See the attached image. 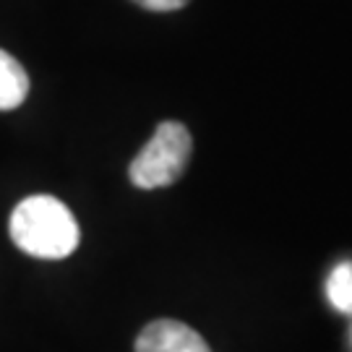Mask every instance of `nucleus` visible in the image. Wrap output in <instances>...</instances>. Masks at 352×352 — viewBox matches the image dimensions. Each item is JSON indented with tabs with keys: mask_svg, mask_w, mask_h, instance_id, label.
<instances>
[{
	"mask_svg": "<svg viewBox=\"0 0 352 352\" xmlns=\"http://www.w3.org/2000/svg\"><path fill=\"white\" fill-rule=\"evenodd\" d=\"M8 232L16 248L45 261L68 258L81 240V230L74 212L60 199L47 193L26 196L16 204Z\"/></svg>",
	"mask_w": 352,
	"mask_h": 352,
	"instance_id": "nucleus-1",
	"label": "nucleus"
},
{
	"mask_svg": "<svg viewBox=\"0 0 352 352\" xmlns=\"http://www.w3.org/2000/svg\"><path fill=\"white\" fill-rule=\"evenodd\" d=\"M193 139L190 131L177 120H164L157 126L146 146L133 157L128 177L136 188L154 190L177 183L190 162Z\"/></svg>",
	"mask_w": 352,
	"mask_h": 352,
	"instance_id": "nucleus-2",
	"label": "nucleus"
},
{
	"mask_svg": "<svg viewBox=\"0 0 352 352\" xmlns=\"http://www.w3.org/2000/svg\"><path fill=\"white\" fill-rule=\"evenodd\" d=\"M136 352H212L196 329L175 318H157L139 331Z\"/></svg>",
	"mask_w": 352,
	"mask_h": 352,
	"instance_id": "nucleus-3",
	"label": "nucleus"
},
{
	"mask_svg": "<svg viewBox=\"0 0 352 352\" xmlns=\"http://www.w3.org/2000/svg\"><path fill=\"white\" fill-rule=\"evenodd\" d=\"M29 94V76L13 55L0 50V110L21 107Z\"/></svg>",
	"mask_w": 352,
	"mask_h": 352,
	"instance_id": "nucleus-4",
	"label": "nucleus"
},
{
	"mask_svg": "<svg viewBox=\"0 0 352 352\" xmlns=\"http://www.w3.org/2000/svg\"><path fill=\"white\" fill-rule=\"evenodd\" d=\"M327 295L337 311L352 314V261H342L331 269L327 279Z\"/></svg>",
	"mask_w": 352,
	"mask_h": 352,
	"instance_id": "nucleus-5",
	"label": "nucleus"
},
{
	"mask_svg": "<svg viewBox=\"0 0 352 352\" xmlns=\"http://www.w3.org/2000/svg\"><path fill=\"white\" fill-rule=\"evenodd\" d=\"M136 6L141 8H146V11H177V8H183V6H188L190 0H133Z\"/></svg>",
	"mask_w": 352,
	"mask_h": 352,
	"instance_id": "nucleus-6",
	"label": "nucleus"
}]
</instances>
